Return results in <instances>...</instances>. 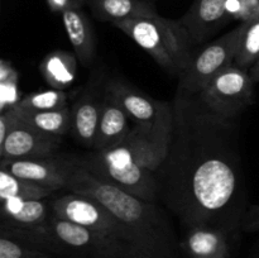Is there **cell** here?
Segmentation results:
<instances>
[{
  "instance_id": "1",
  "label": "cell",
  "mask_w": 259,
  "mask_h": 258,
  "mask_svg": "<svg viewBox=\"0 0 259 258\" xmlns=\"http://www.w3.org/2000/svg\"><path fill=\"white\" fill-rule=\"evenodd\" d=\"M172 110L168 154L156 172L158 204L185 230L205 225L234 234L243 229L248 210L237 121L180 90Z\"/></svg>"
},
{
  "instance_id": "2",
  "label": "cell",
  "mask_w": 259,
  "mask_h": 258,
  "mask_svg": "<svg viewBox=\"0 0 259 258\" xmlns=\"http://www.w3.org/2000/svg\"><path fill=\"white\" fill-rule=\"evenodd\" d=\"M66 190L90 196L104 205L128 230L142 258H176L181 243L158 202L139 199L94 176L75 158H70Z\"/></svg>"
},
{
  "instance_id": "3",
  "label": "cell",
  "mask_w": 259,
  "mask_h": 258,
  "mask_svg": "<svg viewBox=\"0 0 259 258\" xmlns=\"http://www.w3.org/2000/svg\"><path fill=\"white\" fill-rule=\"evenodd\" d=\"M174 124L157 128L134 125L119 144L75 158L94 176L142 200L158 202L156 172L168 154Z\"/></svg>"
},
{
  "instance_id": "4",
  "label": "cell",
  "mask_w": 259,
  "mask_h": 258,
  "mask_svg": "<svg viewBox=\"0 0 259 258\" xmlns=\"http://www.w3.org/2000/svg\"><path fill=\"white\" fill-rule=\"evenodd\" d=\"M113 25L146 51L166 72L177 78L186 70L196 51L180 19H168L157 12L129 18Z\"/></svg>"
},
{
  "instance_id": "5",
  "label": "cell",
  "mask_w": 259,
  "mask_h": 258,
  "mask_svg": "<svg viewBox=\"0 0 259 258\" xmlns=\"http://www.w3.org/2000/svg\"><path fill=\"white\" fill-rule=\"evenodd\" d=\"M51 212L91 230L114 258H142L128 230L93 197L70 192L52 202Z\"/></svg>"
},
{
  "instance_id": "6",
  "label": "cell",
  "mask_w": 259,
  "mask_h": 258,
  "mask_svg": "<svg viewBox=\"0 0 259 258\" xmlns=\"http://www.w3.org/2000/svg\"><path fill=\"white\" fill-rule=\"evenodd\" d=\"M242 29V24H239L201 50L195 51L187 68L179 77L177 90L189 95H197L212 78L232 66L239 50Z\"/></svg>"
},
{
  "instance_id": "7",
  "label": "cell",
  "mask_w": 259,
  "mask_h": 258,
  "mask_svg": "<svg viewBox=\"0 0 259 258\" xmlns=\"http://www.w3.org/2000/svg\"><path fill=\"white\" fill-rule=\"evenodd\" d=\"M254 83L249 71L233 63L196 96L211 113L237 119L254 103Z\"/></svg>"
},
{
  "instance_id": "8",
  "label": "cell",
  "mask_w": 259,
  "mask_h": 258,
  "mask_svg": "<svg viewBox=\"0 0 259 258\" xmlns=\"http://www.w3.org/2000/svg\"><path fill=\"white\" fill-rule=\"evenodd\" d=\"M104 93L120 105L134 125L157 128L174 124L172 103L151 98L119 78L109 80L104 88Z\"/></svg>"
},
{
  "instance_id": "9",
  "label": "cell",
  "mask_w": 259,
  "mask_h": 258,
  "mask_svg": "<svg viewBox=\"0 0 259 258\" xmlns=\"http://www.w3.org/2000/svg\"><path fill=\"white\" fill-rule=\"evenodd\" d=\"M0 168H4L20 179L28 180L40 186L57 191L65 189L70 172V158L48 156L34 158L2 159Z\"/></svg>"
},
{
  "instance_id": "10",
  "label": "cell",
  "mask_w": 259,
  "mask_h": 258,
  "mask_svg": "<svg viewBox=\"0 0 259 258\" xmlns=\"http://www.w3.org/2000/svg\"><path fill=\"white\" fill-rule=\"evenodd\" d=\"M61 143L62 137L43 133L18 118L14 128L10 131L5 141L0 143V159L55 156Z\"/></svg>"
},
{
  "instance_id": "11",
  "label": "cell",
  "mask_w": 259,
  "mask_h": 258,
  "mask_svg": "<svg viewBox=\"0 0 259 258\" xmlns=\"http://www.w3.org/2000/svg\"><path fill=\"white\" fill-rule=\"evenodd\" d=\"M180 22L194 45H202L230 22L227 13V0H194Z\"/></svg>"
},
{
  "instance_id": "12",
  "label": "cell",
  "mask_w": 259,
  "mask_h": 258,
  "mask_svg": "<svg viewBox=\"0 0 259 258\" xmlns=\"http://www.w3.org/2000/svg\"><path fill=\"white\" fill-rule=\"evenodd\" d=\"M63 27L76 57L86 67L91 66L96 57L95 30L88 15L81 8H72L61 13Z\"/></svg>"
},
{
  "instance_id": "13",
  "label": "cell",
  "mask_w": 259,
  "mask_h": 258,
  "mask_svg": "<svg viewBox=\"0 0 259 258\" xmlns=\"http://www.w3.org/2000/svg\"><path fill=\"white\" fill-rule=\"evenodd\" d=\"M101 100L91 91H85L71 106L70 133L82 146L94 148L99 119L101 113Z\"/></svg>"
},
{
  "instance_id": "14",
  "label": "cell",
  "mask_w": 259,
  "mask_h": 258,
  "mask_svg": "<svg viewBox=\"0 0 259 258\" xmlns=\"http://www.w3.org/2000/svg\"><path fill=\"white\" fill-rule=\"evenodd\" d=\"M133 126L129 125V118L118 103L103 91L101 113L96 132L94 151H104L120 143Z\"/></svg>"
},
{
  "instance_id": "15",
  "label": "cell",
  "mask_w": 259,
  "mask_h": 258,
  "mask_svg": "<svg viewBox=\"0 0 259 258\" xmlns=\"http://www.w3.org/2000/svg\"><path fill=\"white\" fill-rule=\"evenodd\" d=\"M181 249L190 258H228V234L218 228L195 227L185 230Z\"/></svg>"
},
{
  "instance_id": "16",
  "label": "cell",
  "mask_w": 259,
  "mask_h": 258,
  "mask_svg": "<svg viewBox=\"0 0 259 258\" xmlns=\"http://www.w3.org/2000/svg\"><path fill=\"white\" fill-rule=\"evenodd\" d=\"M2 211L8 228L3 229L25 232L45 224L48 218L47 206L43 199L2 200Z\"/></svg>"
},
{
  "instance_id": "17",
  "label": "cell",
  "mask_w": 259,
  "mask_h": 258,
  "mask_svg": "<svg viewBox=\"0 0 259 258\" xmlns=\"http://www.w3.org/2000/svg\"><path fill=\"white\" fill-rule=\"evenodd\" d=\"M77 60L75 53L63 50L52 51L39 63V72L51 89L65 91L75 82Z\"/></svg>"
},
{
  "instance_id": "18",
  "label": "cell",
  "mask_w": 259,
  "mask_h": 258,
  "mask_svg": "<svg viewBox=\"0 0 259 258\" xmlns=\"http://www.w3.org/2000/svg\"><path fill=\"white\" fill-rule=\"evenodd\" d=\"M94 17L111 24L157 12L148 0H88Z\"/></svg>"
},
{
  "instance_id": "19",
  "label": "cell",
  "mask_w": 259,
  "mask_h": 258,
  "mask_svg": "<svg viewBox=\"0 0 259 258\" xmlns=\"http://www.w3.org/2000/svg\"><path fill=\"white\" fill-rule=\"evenodd\" d=\"M15 113L23 123L38 129L43 133L56 137H63L71 129V108L55 109V110H27L15 106Z\"/></svg>"
},
{
  "instance_id": "20",
  "label": "cell",
  "mask_w": 259,
  "mask_h": 258,
  "mask_svg": "<svg viewBox=\"0 0 259 258\" xmlns=\"http://www.w3.org/2000/svg\"><path fill=\"white\" fill-rule=\"evenodd\" d=\"M53 190L40 186L28 180L14 176L9 171L0 168V199L35 200L50 196Z\"/></svg>"
},
{
  "instance_id": "21",
  "label": "cell",
  "mask_w": 259,
  "mask_h": 258,
  "mask_svg": "<svg viewBox=\"0 0 259 258\" xmlns=\"http://www.w3.org/2000/svg\"><path fill=\"white\" fill-rule=\"evenodd\" d=\"M240 24L243 29L234 63L249 71L259 58V18Z\"/></svg>"
},
{
  "instance_id": "22",
  "label": "cell",
  "mask_w": 259,
  "mask_h": 258,
  "mask_svg": "<svg viewBox=\"0 0 259 258\" xmlns=\"http://www.w3.org/2000/svg\"><path fill=\"white\" fill-rule=\"evenodd\" d=\"M18 106L27 110H55L67 106V94L57 89L35 91L23 96Z\"/></svg>"
},
{
  "instance_id": "23",
  "label": "cell",
  "mask_w": 259,
  "mask_h": 258,
  "mask_svg": "<svg viewBox=\"0 0 259 258\" xmlns=\"http://www.w3.org/2000/svg\"><path fill=\"white\" fill-rule=\"evenodd\" d=\"M47 254L45 250L24 242L17 237L2 232L0 258H38Z\"/></svg>"
},
{
  "instance_id": "24",
  "label": "cell",
  "mask_w": 259,
  "mask_h": 258,
  "mask_svg": "<svg viewBox=\"0 0 259 258\" xmlns=\"http://www.w3.org/2000/svg\"><path fill=\"white\" fill-rule=\"evenodd\" d=\"M23 99L19 90V78L0 81V113L19 105Z\"/></svg>"
},
{
  "instance_id": "25",
  "label": "cell",
  "mask_w": 259,
  "mask_h": 258,
  "mask_svg": "<svg viewBox=\"0 0 259 258\" xmlns=\"http://www.w3.org/2000/svg\"><path fill=\"white\" fill-rule=\"evenodd\" d=\"M88 4V0H47V5L51 12L62 13L72 8H81Z\"/></svg>"
},
{
  "instance_id": "26",
  "label": "cell",
  "mask_w": 259,
  "mask_h": 258,
  "mask_svg": "<svg viewBox=\"0 0 259 258\" xmlns=\"http://www.w3.org/2000/svg\"><path fill=\"white\" fill-rule=\"evenodd\" d=\"M243 230H247V232L259 230V205H253L247 210Z\"/></svg>"
},
{
  "instance_id": "27",
  "label": "cell",
  "mask_w": 259,
  "mask_h": 258,
  "mask_svg": "<svg viewBox=\"0 0 259 258\" xmlns=\"http://www.w3.org/2000/svg\"><path fill=\"white\" fill-rule=\"evenodd\" d=\"M250 77L253 78L254 82H259V58L257 60V62L253 65V67L249 70Z\"/></svg>"
},
{
  "instance_id": "28",
  "label": "cell",
  "mask_w": 259,
  "mask_h": 258,
  "mask_svg": "<svg viewBox=\"0 0 259 258\" xmlns=\"http://www.w3.org/2000/svg\"><path fill=\"white\" fill-rule=\"evenodd\" d=\"M38 258H51V257L48 254H45V255H42V257H38Z\"/></svg>"
},
{
  "instance_id": "29",
  "label": "cell",
  "mask_w": 259,
  "mask_h": 258,
  "mask_svg": "<svg viewBox=\"0 0 259 258\" xmlns=\"http://www.w3.org/2000/svg\"><path fill=\"white\" fill-rule=\"evenodd\" d=\"M148 2H153V0H148Z\"/></svg>"
}]
</instances>
